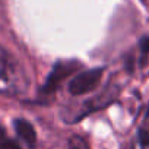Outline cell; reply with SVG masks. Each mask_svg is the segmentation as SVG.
I'll use <instances>...</instances> for the list:
<instances>
[{
    "instance_id": "obj_4",
    "label": "cell",
    "mask_w": 149,
    "mask_h": 149,
    "mask_svg": "<svg viewBox=\"0 0 149 149\" xmlns=\"http://www.w3.org/2000/svg\"><path fill=\"white\" fill-rule=\"evenodd\" d=\"M13 126H15V132H16L18 137L22 139L29 148H34L35 142H37V133H35V129L32 127V124L24 118H16L13 121Z\"/></svg>"
},
{
    "instance_id": "obj_1",
    "label": "cell",
    "mask_w": 149,
    "mask_h": 149,
    "mask_svg": "<svg viewBox=\"0 0 149 149\" xmlns=\"http://www.w3.org/2000/svg\"><path fill=\"white\" fill-rule=\"evenodd\" d=\"M26 84L22 66L0 45V94L18 95L26 89Z\"/></svg>"
},
{
    "instance_id": "obj_2",
    "label": "cell",
    "mask_w": 149,
    "mask_h": 149,
    "mask_svg": "<svg viewBox=\"0 0 149 149\" xmlns=\"http://www.w3.org/2000/svg\"><path fill=\"white\" fill-rule=\"evenodd\" d=\"M81 67V64L78 61L74 60H61V61H57L50 74L47 76V81L44 84V86L41 88V92L45 94V95H50V94H54L60 85L63 84L64 79H67L69 76H72V74L76 72L78 69Z\"/></svg>"
},
{
    "instance_id": "obj_3",
    "label": "cell",
    "mask_w": 149,
    "mask_h": 149,
    "mask_svg": "<svg viewBox=\"0 0 149 149\" xmlns=\"http://www.w3.org/2000/svg\"><path fill=\"white\" fill-rule=\"evenodd\" d=\"M102 73H104V69L97 67V69H89L76 74L69 84V92L72 95H84V94L95 91L101 82Z\"/></svg>"
},
{
    "instance_id": "obj_5",
    "label": "cell",
    "mask_w": 149,
    "mask_h": 149,
    "mask_svg": "<svg viewBox=\"0 0 149 149\" xmlns=\"http://www.w3.org/2000/svg\"><path fill=\"white\" fill-rule=\"evenodd\" d=\"M0 149H22V148L13 139H2L0 140Z\"/></svg>"
},
{
    "instance_id": "obj_6",
    "label": "cell",
    "mask_w": 149,
    "mask_h": 149,
    "mask_svg": "<svg viewBox=\"0 0 149 149\" xmlns=\"http://www.w3.org/2000/svg\"><path fill=\"white\" fill-rule=\"evenodd\" d=\"M148 53H149V37H145L140 41V54L145 57Z\"/></svg>"
},
{
    "instance_id": "obj_7",
    "label": "cell",
    "mask_w": 149,
    "mask_h": 149,
    "mask_svg": "<svg viewBox=\"0 0 149 149\" xmlns=\"http://www.w3.org/2000/svg\"><path fill=\"white\" fill-rule=\"evenodd\" d=\"M145 127H149V108H148V113H146V117H145V123H143Z\"/></svg>"
}]
</instances>
